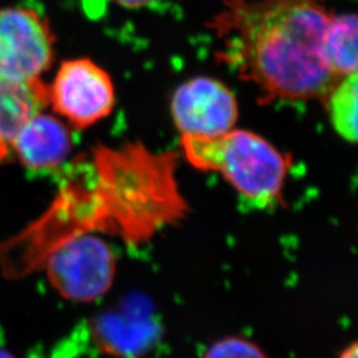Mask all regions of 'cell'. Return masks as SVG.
Instances as JSON below:
<instances>
[{
  "label": "cell",
  "mask_w": 358,
  "mask_h": 358,
  "mask_svg": "<svg viewBox=\"0 0 358 358\" xmlns=\"http://www.w3.org/2000/svg\"><path fill=\"white\" fill-rule=\"evenodd\" d=\"M327 0H223L210 22L217 57L263 103L324 99L338 77L325 59Z\"/></svg>",
  "instance_id": "obj_1"
},
{
  "label": "cell",
  "mask_w": 358,
  "mask_h": 358,
  "mask_svg": "<svg viewBox=\"0 0 358 358\" xmlns=\"http://www.w3.org/2000/svg\"><path fill=\"white\" fill-rule=\"evenodd\" d=\"M90 162L92 185L81 192L68 189L52 208L51 245L97 231L137 245L187 214L176 174L177 154L128 142L94 149Z\"/></svg>",
  "instance_id": "obj_2"
},
{
  "label": "cell",
  "mask_w": 358,
  "mask_h": 358,
  "mask_svg": "<svg viewBox=\"0 0 358 358\" xmlns=\"http://www.w3.org/2000/svg\"><path fill=\"white\" fill-rule=\"evenodd\" d=\"M180 146L192 166L222 174L251 203L266 208L282 202L292 158L264 137L231 129L217 137L180 136Z\"/></svg>",
  "instance_id": "obj_3"
},
{
  "label": "cell",
  "mask_w": 358,
  "mask_h": 358,
  "mask_svg": "<svg viewBox=\"0 0 358 358\" xmlns=\"http://www.w3.org/2000/svg\"><path fill=\"white\" fill-rule=\"evenodd\" d=\"M41 268L53 289L65 300L92 303L112 288L117 262L103 238L87 232L55 244L44 256Z\"/></svg>",
  "instance_id": "obj_4"
},
{
  "label": "cell",
  "mask_w": 358,
  "mask_h": 358,
  "mask_svg": "<svg viewBox=\"0 0 358 358\" xmlns=\"http://www.w3.org/2000/svg\"><path fill=\"white\" fill-rule=\"evenodd\" d=\"M50 22L24 6L0 8V81L28 84L41 80L55 57Z\"/></svg>",
  "instance_id": "obj_5"
},
{
  "label": "cell",
  "mask_w": 358,
  "mask_h": 358,
  "mask_svg": "<svg viewBox=\"0 0 358 358\" xmlns=\"http://www.w3.org/2000/svg\"><path fill=\"white\" fill-rule=\"evenodd\" d=\"M48 100L71 127L90 128L113 112L115 84L110 75L90 59H71L59 66L48 87Z\"/></svg>",
  "instance_id": "obj_6"
},
{
  "label": "cell",
  "mask_w": 358,
  "mask_h": 358,
  "mask_svg": "<svg viewBox=\"0 0 358 358\" xmlns=\"http://www.w3.org/2000/svg\"><path fill=\"white\" fill-rule=\"evenodd\" d=\"M170 112L180 136L217 137L234 129L239 106L232 90L213 77L198 76L174 92Z\"/></svg>",
  "instance_id": "obj_7"
},
{
  "label": "cell",
  "mask_w": 358,
  "mask_h": 358,
  "mask_svg": "<svg viewBox=\"0 0 358 358\" xmlns=\"http://www.w3.org/2000/svg\"><path fill=\"white\" fill-rule=\"evenodd\" d=\"M10 148L27 169L47 171L68 159L73 149V137L62 120L40 112L15 133Z\"/></svg>",
  "instance_id": "obj_8"
},
{
  "label": "cell",
  "mask_w": 358,
  "mask_h": 358,
  "mask_svg": "<svg viewBox=\"0 0 358 358\" xmlns=\"http://www.w3.org/2000/svg\"><path fill=\"white\" fill-rule=\"evenodd\" d=\"M96 344L113 357H140L157 343L159 328L157 321L127 315L108 313L93 325Z\"/></svg>",
  "instance_id": "obj_9"
},
{
  "label": "cell",
  "mask_w": 358,
  "mask_h": 358,
  "mask_svg": "<svg viewBox=\"0 0 358 358\" xmlns=\"http://www.w3.org/2000/svg\"><path fill=\"white\" fill-rule=\"evenodd\" d=\"M324 52L333 73L338 78L357 73V17L355 13L331 16Z\"/></svg>",
  "instance_id": "obj_10"
},
{
  "label": "cell",
  "mask_w": 358,
  "mask_h": 358,
  "mask_svg": "<svg viewBox=\"0 0 358 358\" xmlns=\"http://www.w3.org/2000/svg\"><path fill=\"white\" fill-rule=\"evenodd\" d=\"M357 73L341 77L324 97L334 130L345 141H357Z\"/></svg>",
  "instance_id": "obj_11"
},
{
  "label": "cell",
  "mask_w": 358,
  "mask_h": 358,
  "mask_svg": "<svg viewBox=\"0 0 358 358\" xmlns=\"http://www.w3.org/2000/svg\"><path fill=\"white\" fill-rule=\"evenodd\" d=\"M202 358H268L254 341L239 336H230L215 341Z\"/></svg>",
  "instance_id": "obj_12"
},
{
  "label": "cell",
  "mask_w": 358,
  "mask_h": 358,
  "mask_svg": "<svg viewBox=\"0 0 358 358\" xmlns=\"http://www.w3.org/2000/svg\"><path fill=\"white\" fill-rule=\"evenodd\" d=\"M115 1L127 8H140V7H145L150 3H153L155 0H115Z\"/></svg>",
  "instance_id": "obj_13"
},
{
  "label": "cell",
  "mask_w": 358,
  "mask_h": 358,
  "mask_svg": "<svg viewBox=\"0 0 358 358\" xmlns=\"http://www.w3.org/2000/svg\"><path fill=\"white\" fill-rule=\"evenodd\" d=\"M358 350H357V343H352L350 345L346 346L345 349L341 352L340 357L338 358H357Z\"/></svg>",
  "instance_id": "obj_14"
},
{
  "label": "cell",
  "mask_w": 358,
  "mask_h": 358,
  "mask_svg": "<svg viewBox=\"0 0 358 358\" xmlns=\"http://www.w3.org/2000/svg\"><path fill=\"white\" fill-rule=\"evenodd\" d=\"M8 145H4V143H0V161L4 159V157L8 153Z\"/></svg>",
  "instance_id": "obj_15"
},
{
  "label": "cell",
  "mask_w": 358,
  "mask_h": 358,
  "mask_svg": "<svg viewBox=\"0 0 358 358\" xmlns=\"http://www.w3.org/2000/svg\"><path fill=\"white\" fill-rule=\"evenodd\" d=\"M0 358H16L13 356V353H10V352H7V350H3V349H0Z\"/></svg>",
  "instance_id": "obj_16"
},
{
  "label": "cell",
  "mask_w": 358,
  "mask_h": 358,
  "mask_svg": "<svg viewBox=\"0 0 358 358\" xmlns=\"http://www.w3.org/2000/svg\"><path fill=\"white\" fill-rule=\"evenodd\" d=\"M0 143H4V145H8V143H6V142L0 141Z\"/></svg>",
  "instance_id": "obj_17"
}]
</instances>
